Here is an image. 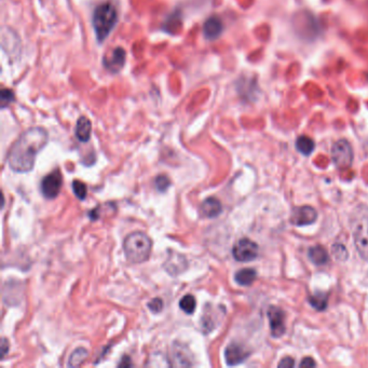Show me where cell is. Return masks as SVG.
<instances>
[{
    "instance_id": "obj_1",
    "label": "cell",
    "mask_w": 368,
    "mask_h": 368,
    "mask_svg": "<svg viewBox=\"0 0 368 368\" xmlns=\"http://www.w3.org/2000/svg\"><path fill=\"white\" fill-rule=\"evenodd\" d=\"M49 134L40 126H34L23 132L10 148L7 161L11 170L17 173L31 172L38 154L47 146Z\"/></svg>"
},
{
    "instance_id": "obj_2",
    "label": "cell",
    "mask_w": 368,
    "mask_h": 368,
    "mask_svg": "<svg viewBox=\"0 0 368 368\" xmlns=\"http://www.w3.org/2000/svg\"><path fill=\"white\" fill-rule=\"evenodd\" d=\"M118 10L111 3H103L94 9L92 24L98 42L106 40L118 23Z\"/></svg>"
},
{
    "instance_id": "obj_3",
    "label": "cell",
    "mask_w": 368,
    "mask_h": 368,
    "mask_svg": "<svg viewBox=\"0 0 368 368\" xmlns=\"http://www.w3.org/2000/svg\"><path fill=\"white\" fill-rule=\"evenodd\" d=\"M153 250V241L146 233L135 231L128 234L123 241V251L127 262L143 264L148 261Z\"/></svg>"
},
{
    "instance_id": "obj_4",
    "label": "cell",
    "mask_w": 368,
    "mask_h": 368,
    "mask_svg": "<svg viewBox=\"0 0 368 368\" xmlns=\"http://www.w3.org/2000/svg\"><path fill=\"white\" fill-rule=\"evenodd\" d=\"M351 228L356 251L364 261L368 262V206L359 205L353 212Z\"/></svg>"
},
{
    "instance_id": "obj_5",
    "label": "cell",
    "mask_w": 368,
    "mask_h": 368,
    "mask_svg": "<svg viewBox=\"0 0 368 368\" xmlns=\"http://www.w3.org/2000/svg\"><path fill=\"white\" fill-rule=\"evenodd\" d=\"M332 158L335 165L339 168L351 166L353 161V149L347 139H339L332 148Z\"/></svg>"
},
{
    "instance_id": "obj_6",
    "label": "cell",
    "mask_w": 368,
    "mask_h": 368,
    "mask_svg": "<svg viewBox=\"0 0 368 368\" xmlns=\"http://www.w3.org/2000/svg\"><path fill=\"white\" fill-rule=\"evenodd\" d=\"M232 254L234 259L240 263L253 262L258 256V245L250 239L243 237L233 246Z\"/></svg>"
},
{
    "instance_id": "obj_7",
    "label": "cell",
    "mask_w": 368,
    "mask_h": 368,
    "mask_svg": "<svg viewBox=\"0 0 368 368\" xmlns=\"http://www.w3.org/2000/svg\"><path fill=\"white\" fill-rule=\"evenodd\" d=\"M63 185V176L59 170H55L44 177L41 181L40 188L41 192L47 199H55L61 192Z\"/></svg>"
},
{
    "instance_id": "obj_8",
    "label": "cell",
    "mask_w": 368,
    "mask_h": 368,
    "mask_svg": "<svg viewBox=\"0 0 368 368\" xmlns=\"http://www.w3.org/2000/svg\"><path fill=\"white\" fill-rule=\"evenodd\" d=\"M126 52L121 47L115 48L113 51L103 58L104 67L113 74H118L125 64Z\"/></svg>"
},
{
    "instance_id": "obj_9",
    "label": "cell",
    "mask_w": 368,
    "mask_h": 368,
    "mask_svg": "<svg viewBox=\"0 0 368 368\" xmlns=\"http://www.w3.org/2000/svg\"><path fill=\"white\" fill-rule=\"evenodd\" d=\"M170 364L172 366H191L193 363L192 354L189 351L188 348L185 344L175 342L172 345V349L170 352Z\"/></svg>"
},
{
    "instance_id": "obj_10",
    "label": "cell",
    "mask_w": 368,
    "mask_h": 368,
    "mask_svg": "<svg viewBox=\"0 0 368 368\" xmlns=\"http://www.w3.org/2000/svg\"><path fill=\"white\" fill-rule=\"evenodd\" d=\"M317 218V213L312 206L305 205L296 207L292 212L291 223L295 226L302 227L313 224Z\"/></svg>"
},
{
    "instance_id": "obj_11",
    "label": "cell",
    "mask_w": 368,
    "mask_h": 368,
    "mask_svg": "<svg viewBox=\"0 0 368 368\" xmlns=\"http://www.w3.org/2000/svg\"><path fill=\"white\" fill-rule=\"evenodd\" d=\"M268 319L270 323L271 335L275 338L285 333V312L278 307H270L268 310Z\"/></svg>"
},
{
    "instance_id": "obj_12",
    "label": "cell",
    "mask_w": 368,
    "mask_h": 368,
    "mask_svg": "<svg viewBox=\"0 0 368 368\" xmlns=\"http://www.w3.org/2000/svg\"><path fill=\"white\" fill-rule=\"evenodd\" d=\"M248 355H250V352L246 351L244 347L234 342L230 343L225 350V359L229 366H235L243 363Z\"/></svg>"
},
{
    "instance_id": "obj_13",
    "label": "cell",
    "mask_w": 368,
    "mask_h": 368,
    "mask_svg": "<svg viewBox=\"0 0 368 368\" xmlns=\"http://www.w3.org/2000/svg\"><path fill=\"white\" fill-rule=\"evenodd\" d=\"M224 32V23L218 16L208 17L203 24V35L207 40H215Z\"/></svg>"
},
{
    "instance_id": "obj_14",
    "label": "cell",
    "mask_w": 368,
    "mask_h": 368,
    "mask_svg": "<svg viewBox=\"0 0 368 368\" xmlns=\"http://www.w3.org/2000/svg\"><path fill=\"white\" fill-rule=\"evenodd\" d=\"M76 137L78 138L79 142L86 143L91 137L92 133V123L90 119L82 116L78 119L77 124H76Z\"/></svg>"
},
{
    "instance_id": "obj_15",
    "label": "cell",
    "mask_w": 368,
    "mask_h": 368,
    "mask_svg": "<svg viewBox=\"0 0 368 368\" xmlns=\"http://www.w3.org/2000/svg\"><path fill=\"white\" fill-rule=\"evenodd\" d=\"M201 212L207 218H215L223 212V205L218 199L214 197L207 198L201 204Z\"/></svg>"
},
{
    "instance_id": "obj_16",
    "label": "cell",
    "mask_w": 368,
    "mask_h": 368,
    "mask_svg": "<svg viewBox=\"0 0 368 368\" xmlns=\"http://www.w3.org/2000/svg\"><path fill=\"white\" fill-rule=\"evenodd\" d=\"M308 256H309V259L316 266H323L330 261L328 252L326 251V248H324L321 245L311 247L309 252H308Z\"/></svg>"
},
{
    "instance_id": "obj_17",
    "label": "cell",
    "mask_w": 368,
    "mask_h": 368,
    "mask_svg": "<svg viewBox=\"0 0 368 368\" xmlns=\"http://www.w3.org/2000/svg\"><path fill=\"white\" fill-rule=\"evenodd\" d=\"M256 277H257V273L254 269H251V268H245V269L239 270L235 273L234 280L239 285L250 286L255 282Z\"/></svg>"
},
{
    "instance_id": "obj_18",
    "label": "cell",
    "mask_w": 368,
    "mask_h": 368,
    "mask_svg": "<svg viewBox=\"0 0 368 368\" xmlns=\"http://www.w3.org/2000/svg\"><path fill=\"white\" fill-rule=\"evenodd\" d=\"M314 147H315V144L311 137L301 135L297 138L296 148L301 155H304V156L311 155L314 150Z\"/></svg>"
},
{
    "instance_id": "obj_19",
    "label": "cell",
    "mask_w": 368,
    "mask_h": 368,
    "mask_svg": "<svg viewBox=\"0 0 368 368\" xmlns=\"http://www.w3.org/2000/svg\"><path fill=\"white\" fill-rule=\"evenodd\" d=\"M89 355L88 350H85L84 348H78L76 349L72 355L69 356V361H68V366L71 367H78L80 366L85 360Z\"/></svg>"
},
{
    "instance_id": "obj_20",
    "label": "cell",
    "mask_w": 368,
    "mask_h": 368,
    "mask_svg": "<svg viewBox=\"0 0 368 368\" xmlns=\"http://www.w3.org/2000/svg\"><path fill=\"white\" fill-rule=\"evenodd\" d=\"M180 308L186 314H192L197 308V301L194 296L185 295L180 301Z\"/></svg>"
},
{
    "instance_id": "obj_21",
    "label": "cell",
    "mask_w": 368,
    "mask_h": 368,
    "mask_svg": "<svg viewBox=\"0 0 368 368\" xmlns=\"http://www.w3.org/2000/svg\"><path fill=\"white\" fill-rule=\"evenodd\" d=\"M327 296L322 294V293H316L312 296H310L309 298V302L311 304V306L316 310H325L327 307Z\"/></svg>"
},
{
    "instance_id": "obj_22",
    "label": "cell",
    "mask_w": 368,
    "mask_h": 368,
    "mask_svg": "<svg viewBox=\"0 0 368 368\" xmlns=\"http://www.w3.org/2000/svg\"><path fill=\"white\" fill-rule=\"evenodd\" d=\"M14 101H15V95L12 90H10V89H6V88L2 89V91H0V105H2L3 109L8 107Z\"/></svg>"
},
{
    "instance_id": "obj_23",
    "label": "cell",
    "mask_w": 368,
    "mask_h": 368,
    "mask_svg": "<svg viewBox=\"0 0 368 368\" xmlns=\"http://www.w3.org/2000/svg\"><path fill=\"white\" fill-rule=\"evenodd\" d=\"M73 190L79 200H84V199L86 198L88 189H86V185L83 182L77 181V180L74 181L73 182Z\"/></svg>"
},
{
    "instance_id": "obj_24",
    "label": "cell",
    "mask_w": 368,
    "mask_h": 368,
    "mask_svg": "<svg viewBox=\"0 0 368 368\" xmlns=\"http://www.w3.org/2000/svg\"><path fill=\"white\" fill-rule=\"evenodd\" d=\"M155 186L158 191L164 192L171 186V181L166 175H158L155 180Z\"/></svg>"
},
{
    "instance_id": "obj_25",
    "label": "cell",
    "mask_w": 368,
    "mask_h": 368,
    "mask_svg": "<svg viewBox=\"0 0 368 368\" xmlns=\"http://www.w3.org/2000/svg\"><path fill=\"white\" fill-rule=\"evenodd\" d=\"M147 306L149 308V310H150L151 312L159 313V312H161L163 310L164 304H163L162 299H160V298H154L153 300H150L148 302Z\"/></svg>"
},
{
    "instance_id": "obj_26",
    "label": "cell",
    "mask_w": 368,
    "mask_h": 368,
    "mask_svg": "<svg viewBox=\"0 0 368 368\" xmlns=\"http://www.w3.org/2000/svg\"><path fill=\"white\" fill-rule=\"evenodd\" d=\"M333 251H334V255L337 259L345 261L348 258V252L345 250V247L341 244H335Z\"/></svg>"
},
{
    "instance_id": "obj_27",
    "label": "cell",
    "mask_w": 368,
    "mask_h": 368,
    "mask_svg": "<svg viewBox=\"0 0 368 368\" xmlns=\"http://www.w3.org/2000/svg\"><path fill=\"white\" fill-rule=\"evenodd\" d=\"M295 366V362L292 357H284V359L278 363V367L280 368H292Z\"/></svg>"
},
{
    "instance_id": "obj_28",
    "label": "cell",
    "mask_w": 368,
    "mask_h": 368,
    "mask_svg": "<svg viewBox=\"0 0 368 368\" xmlns=\"http://www.w3.org/2000/svg\"><path fill=\"white\" fill-rule=\"evenodd\" d=\"M299 366L300 367H314V366H316V363L314 362L313 359H311V357H305V359L300 362Z\"/></svg>"
},
{
    "instance_id": "obj_29",
    "label": "cell",
    "mask_w": 368,
    "mask_h": 368,
    "mask_svg": "<svg viewBox=\"0 0 368 368\" xmlns=\"http://www.w3.org/2000/svg\"><path fill=\"white\" fill-rule=\"evenodd\" d=\"M9 348H10V345H9L8 340L6 339V338H3V340H2V359H5V356L7 355L8 351H9Z\"/></svg>"
},
{
    "instance_id": "obj_30",
    "label": "cell",
    "mask_w": 368,
    "mask_h": 368,
    "mask_svg": "<svg viewBox=\"0 0 368 368\" xmlns=\"http://www.w3.org/2000/svg\"><path fill=\"white\" fill-rule=\"evenodd\" d=\"M132 362H131V359L130 357L127 356H123V359L121 360V362L118 364V366H121V367H128V366H132Z\"/></svg>"
}]
</instances>
